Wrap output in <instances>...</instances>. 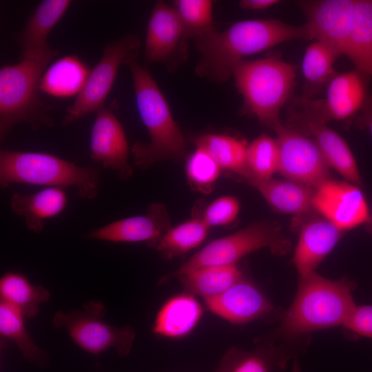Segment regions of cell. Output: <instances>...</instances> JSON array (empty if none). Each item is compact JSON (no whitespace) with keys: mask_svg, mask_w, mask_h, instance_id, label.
Returning a JSON list of instances; mask_svg holds the SVG:
<instances>
[{"mask_svg":"<svg viewBox=\"0 0 372 372\" xmlns=\"http://www.w3.org/2000/svg\"><path fill=\"white\" fill-rule=\"evenodd\" d=\"M214 1L177 0L173 7L188 38H197L216 30L213 20Z\"/></svg>","mask_w":372,"mask_h":372,"instance_id":"obj_34","label":"cell"},{"mask_svg":"<svg viewBox=\"0 0 372 372\" xmlns=\"http://www.w3.org/2000/svg\"><path fill=\"white\" fill-rule=\"evenodd\" d=\"M51 59H21L0 69V140L3 141L17 125L34 130L54 125L52 105L39 95L40 79Z\"/></svg>","mask_w":372,"mask_h":372,"instance_id":"obj_5","label":"cell"},{"mask_svg":"<svg viewBox=\"0 0 372 372\" xmlns=\"http://www.w3.org/2000/svg\"><path fill=\"white\" fill-rule=\"evenodd\" d=\"M364 75L358 70L335 74L327 84L326 96L320 102L319 113L324 122L329 120L347 121L363 107L366 97Z\"/></svg>","mask_w":372,"mask_h":372,"instance_id":"obj_21","label":"cell"},{"mask_svg":"<svg viewBox=\"0 0 372 372\" xmlns=\"http://www.w3.org/2000/svg\"><path fill=\"white\" fill-rule=\"evenodd\" d=\"M204 302L209 311L234 324H244L276 313L265 293L243 276L226 291Z\"/></svg>","mask_w":372,"mask_h":372,"instance_id":"obj_15","label":"cell"},{"mask_svg":"<svg viewBox=\"0 0 372 372\" xmlns=\"http://www.w3.org/2000/svg\"><path fill=\"white\" fill-rule=\"evenodd\" d=\"M188 37L173 7L163 1L152 8L146 32L145 61L174 72L188 58Z\"/></svg>","mask_w":372,"mask_h":372,"instance_id":"obj_11","label":"cell"},{"mask_svg":"<svg viewBox=\"0 0 372 372\" xmlns=\"http://www.w3.org/2000/svg\"><path fill=\"white\" fill-rule=\"evenodd\" d=\"M355 282L348 277L329 279L316 271L298 278L294 298L280 313L278 326L263 340L304 346L311 332L343 325L356 306Z\"/></svg>","mask_w":372,"mask_h":372,"instance_id":"obj_2","label":"cell"},{"mask_svg":"<svg viewBox=\"0 0 372 372\" xmlns=\"http://www.w3.org/2000/svg\"><path fill=\"white\" fill-rule=\"evenodd\" d=\"M24 318L18 310L1 302V335L14 342L25 360L40 367L46 366L49 363L48 355L34 344L25 329Z\"/></svg>","mask_w":372,"mask_h":372,"instance_id":"obj_31","label":"cell"},{"mask_svg":"<svg viewBox=\"0 0 372 372\" xmlns=\"http://www.w3.org/2000/svg\"><path fill=\"white\" fill-rule=\"evenodd\" d=\"M344 56L364 75L372 76V0H354Z\"/></svg>","mask_w":372,"mask_h":372,"instance_id":"obj_26","label":"cell"},{"mask_svg":"<svg viewBox=\"0 0 372 372\" xmlns=\"http://www.w3.org/2000/svg\"><path fill=\"white\" fill-rule=\"evenodd\" d=\"M168 214L161 203H153L144 215L119 219L96 229L85 238L110 242H144L155 248L170 228Z\"/></svg>","mask_w":372,"mask_h":372,"instance_id":"obj_16","label":"cell"},{"mask_svg":"<svg viewBox=\"0 0 372 372\" xmlns=\"http://www.w3.org/2000/svg\"><path fill=\"white\" fill-rule=\"evenodd\" d=\"M292 372H302L300 363L297 358H294L292 362Z\"/></svg>","mask_w":372,"mask_h":372,"instance_id":"obj_39","label":"cell"},{"mask_svg":"<svg viewBox=\"0 0 372 372\" xmlns=\"http://www.w3.org/2000/svg\"><path fill=\"white\" fill-rule=\"evenodd\" d=\"M338 56L335 50L323 42L313 41L307 45L302 61V71L307 84L327 85L336 74L334 63Z\"/></svg>","mask_w":372,"mask_h":372,"instance_id":"obj_32","label":"cell"},{"mask_svg":"<svg viewBox=\"0 0 372 372\" xmlns=\"http://www.w3.org/2000/svg\"><path fill=\"white\" fill-rule=\"evenodd\" d=\"M247 161L251 176L249 180L273 178V175L278 172L279 167V147L276 138L266 133L260 134L247 145Z\"/></svg>","mask_w":372,"mask_h":372,"instance_id":"obj_33","label":"cell"},{"mask_svg":"<svg viewBox=\"0 0 372 372\" xmlns=\"http://www.w3.org/2000/svg\"><path fill=\"white\" fill-rule=\"evenodd\" d=\"M203 314V308L195 296L186 291L175 295L158 311L152 331L158 336L183 338L195 329Z\"/></svg>","mask_w":372,"mask_h":372,"instance_id":"obj_24","label":"cell"},{"mask_svg":"<svg viewBox=\"0 0 372 372\" xmlns=\"http://www.w3.org/2000/svg\"><path fill=\"white\" fill-rule=\"evenodd\" d=\"M367 125L369 127L370 132L372 135V115L369 117V120L367 121Z\"/></svg>","mask_w":372,"mask_h":372,"instance_id":"obj_41","label":"cell"},{"mask_svg":"<svg viewBox=\"0 0 372 372\" xmlns=\"http://www.w3.org/2000/svg\"><path fill=\"white\" fill-rule=\"evenodd\" d=\"M90 70L75 55L61 57L53 62L43 74L39 91L57 98L77 96L82 90Z\"/></svg>","mask_w":372,"mask_h":372,"instance_id":"obj_25","label":"cell"},{"mask_svg":"<svg viewBox=\"0 0 372 372\" xmlns=\"http://www.w3.org/2000/svg\"><path fill=\"white\" fill-rule=\"evenodd\" d=\"M305 347L260 339L249 351L229 349L220 359L216 372H278L285 370L291 359L297 358Z\"/></svg>","mask_w":372,"mask_h":372,"instance_id":"obj_17","label":"cell"},{"mask_svg":"<svg viewBox=\"0 0 372 372\" xmlns=\"http://www.w3.org/2000/svg\"><path fill=\"white\" fill-rule=\"evenodd\" d=\"M67 204L65 189L46 187L31 194L14 193L10 205L12 213L23 219L30 231L39 234L45 221L61 214Z\"/></svg>","mask_w":372,"mask_h":372,"instance_id":"obj_23","label":"cell"},{"mask_svg":"<svg viewBox=\"0 0 372 372\" xmlns=\"http://www.w3.org/2000/svg\"><path fill=\"white\" fill-rule=\"evenodd\" d=\"M298 123L303 126L300 132L312 136L330 168L336 171L344 180L362 187L357 162L345 140L313 114L301 116Z\"/></svg>","mask_w":372,"mask_h":372,"instance_id":"obj_20","label":"cell"},{"mask_svg":"<svg viewBox=\"0 0 372 372\" xmlns=\"http://www.w3.org/2000/svg\"><path fill=\"white\" fill-rule=\"evenodd\" d=\"M209 227L201 218H195L169 228L155 249L164 258H176L194 249L207 238Z\"/></svg>","mask_w":372,"mask_h":372,"instance_id":"obj_30","label":"cell"},{"mask_svg":"<svg viewBox=\"0 0 372 372\" xmlns=\"http://www.w3.org/2000/svg\"><path fill=\"white\" fill-rule=\"evenodd\" d=\"M196 147L203 149L222 169L241 176L247 182L251 176L247 165V145L236 137L218 134H206L194 140Z\"/></svg>","mask_w":372,"mask_h":372,"instance_id":"obj_27","label":"cell"},{"mask_svg":"<svg viewBox=\"0 0 372 372\" xmlns=\"http://www.w3.org/2000/svg\"><path fill=\"white\" fill-rule=\"evenodd\" d=\"M342 327L351 338L372 339V304H356Z\"/></svg>","mask_w":372,"mask_h":372,"instance_id":"obj_37","label":"cell"},{"mask_svg":"<svg viewBox=\"0 0 372 372\" xmlns=\"http://www.w3.org/2000/svg\"><path fill=\"white\" fill-rule=\"evenodd\" d=\"M248 183L278 212L297 217L316 212L312 205L313 187L286 178L254 179Z\"/></svg>","mask_w":372,"mask_h":372,"instance_id":"obj_22","label":"cell"},{"mask_svg":"<svg viewBox=\"0 0 372 372\" xmlns=\"http://www.w3.org/2000/svg\"><path fill=\"white\" fill-rule=\"evenodd\" d=\"M125 65L131 71L137 108L149 136V142L138 141L131 148L135 165L146 169L159 162L182 158L187 150L185 139L158 85L138 57Z\"/></svg>","mask_w":372,"mask_h":372,"instance_id":"obj_3","label":"cell"},{"mask_svg":"<svg viewBox=\"0 0 372 372\" xmlns=\"http://www.w3.org/2000/svg\"><path fill=\"white\" fill-rule=\"evenodd\" d=\"M314 211L342 231L367 224L370 211L360 187L331 178L314 188Z\"/></svg>","mask_w":372,"mask_h":372,"instance_id":"obj_12","label":"cell"},{"mask_svg":"<svg viewBox=\"0 0 372 372\" xmlns=\"http://www.w3.org/2000/svg\"><path fill=\"white\" fill-rule=\"evenodd\" d=\"M72 4L70 0H44L15 37L21 59L53 60L59 51L48 43L49 34L65 15Z\"/></svg>","mask_w":372,"mask_h":372,"instance_id":"obj_18","label":"cell"},{"mask_svg":"<svg viewBox=\"0 0 372 372\" xmlns=\"http://www.w3.org/2000/svg\"><path fill=\"white\" fill-rule=\"evenodd\" d=\"M0 296L3 302L18 310L25 318H33L41 304L50 298L49 291L32 285L21 273L8 272L0 279Z\"/></svg>","mask_w":372,"mask_h":372,"instance_id":"obj_29","label":"cell"},{"mask_svg":"<svg viewBox=\"0 0 372 372\" xmlns=\"http://www.w3.org/2000/svg\"><path fill=\"white\" fill-rule=\"evenodd\" d=\"M272 130L279 147L278 172L284 178L315 188L331 178L330 167L311 138L281 122Z\"/></svg>","mask_w":372,"mask_h":372,"instance_id":"obj_10","label":"cell"},{"mask_svg":"<svg viewBox=\"0 0 372 372\" xmlns=\"http://www.w3.org/2000/svg\"><path fill=\"white\" fill-rule=\"evenodd\" d=\"M221 167L203 149L196 147L187 160V178L196 190L208 193L218 179Z\"/></svg>","mask_w":372,"mask_h":372,"instance_id":"obj_35","label":"cell"},{"mask_svg":"<svg viewBox=\"0 0 372 372\" xmlns=\"http://www.w3.org/2000/svg\"><path fill=\"white\" fill-rule=\"evenodd\" d=\"M240 209V201L236 197L223 196L209 203L200 218L209 228L225 226L237 218Z\"/></svg>","mask_w":372,"mask_h":372,"instance_id":"obj_36","label":"cell"},{"mask_svg":"<svg viewBox=\"0 0 372 372\" xmlns=\"http://www.w3.org/2000/svg\"><path fill=\"white\" fill-rule=\"evenodd\" d=\"M296 39L310 40L305 24L265 19L240 21L222 32L214 30L194 39L200 55L195 72L213 83H223L232 76L233 68L245 56Z\"/></svg>","mask_w":372,"mask_h":372,"instance_id":"obj_1","label":"cell"},{"mask_svg":"<svg viewBox=\"0 0 372 372\" xmlns=\"http://www.w3.org/2000/svg\"><path fill=\"white\" fill-rule=\"evenodd\" d=\"M366 225H367L369 231L372 234V211H371V213H370L369 220Z\"/></svg>","mask_w":372,"mask_h":372,"instance_id":"obj_40","label":"cell"},{"mask_svg":"<svg viewBox=\"0 0 372 372\" xmlns=\"http://www.w3.org/2000/svg\"><path fill=\"white\" fill-rule=\"evenodd\" d=\"M90 152L94 163L112 169L120 180L132 175L125 132L111 109L103 107L96 112L90 131Z\"/></svg>","mask_w":372,"mask_h":372,"instance_id":"obj_13","label":"cell"},{"mask_svg":"<svg viewBox=\"0 0 372 372\" xmlns=\"http://www.w3.org/2000/svg\"><path fill=\"white\" fill-rule=\"evenodd\" d=\"M344 232L318 214H311L300 227L292 262L298 278L316 271Z\"/></svg>","mask_w":372,"mask_h":372,"instance_id":"obj_19","label":"cell"},{"mask_svg":"<svg viewBox=\"0 0 372 372\" xmlns=\"http://www.w3.org/2000/svg\"><path fill=\"white\" fill-rule=\"evenodd\" d=\"M232 76L247 111L271 129L280 121V112L293 90V66L276 56L242 60Z\"/></svg>","mask_w":372,"mask_h":372,"instance_id":"obj_6","label":"cell"},{"mask_svg":"<svg viewBox=\"0 0 372 372\" xmlns=\"http://www.w3.org/2000/svg\"><path fill=\"white\" fill-rule=\"evenodd\" d=\"M310 39L323 42L344 55L351 25L354 0L303 1Z\"/></svg>","mask_w":372,"mask_h":372,"instance_id":"obj_14","label":"cell"},{"mask_svg":"<svg viewBox=\"0 0 372 372\" xmlns=\"http://www.w3.org/2000/svg\"><path fill=\"white\" fill-rule=\"evenodd\" d=\"M140 47L138 36L132 34L107 43L101 59L90 70L82 90L66 109L62 121L63 125H70L104 107L119 68L138 57Z\"/></svg>","mask_w":372,"mask_h":372,"instance_id":"obj_9","label":"cell"},{"mask_svg":"<svg viewBox=\"0 0 372 372\" xmlns=\"http://www.w3.org/2000/svg\"><path fill=\"white\" fill-rule=\"evenodd\" d=\"M266 247L277 255L285 254L289 248L280 225L274 222L251 224L210 242L174 272L163 277L161 282L205 267L236 265L245 256Z\"/></svg>","mask_w":372,"mask_h":372,"instance_id":"obj_7","label":"cell"},{"mask_svg":"<svg viewBox=\"0 0 372 372\" xmlns=\"http://www.w3.org/2000/svg\"><path fill=\"white\" fill-rule=\"evenodd\" d=\"M105 309L101 302L92 301L84 304L83 310L58 311L52 325L64 328L73 342L84 351L98 355L114 348L121 357L130 352L136 337L129 326L115 327L103 320Z\"/></svg>","mask_w":372,"mask_h":372,"instance_id":"obj_8","label":"cell"},{"mask_svg":"<svg viewBox=\"0 0 372 372\" xmlns=\"http://www.w3.org/2000/svg\"><path fill=\"white\" fill-rule=\"evenodd\" d=\"M242 276L236 264L205 267L181 274L177 278L186 292L205 300L222 293Z\"/></svg>","mask_w":372,"mask_h":372,"instance_id":"obj_28","label":"cell"},{"mask_svg":"<svg viewBox=\"0 0 372 372\" xmlns=\"http://www.w3.org/2000/svg\"><path fill=\"white\" fill-rule=\"evenodd\" d=\"M280 3L278 0H242L239 1L241 8L249 10H260L269 8Z\"/></svg>","mask_w":372,"mask_h":372,"instance_id":"obj_38","label":"cell"},{"mask_svg":"<svg viewBox=\"0 0 372 372\" xmlns=\"http://www.w3.org/2000/svg\"><path fill=\"white\" fill-rule=\"evenodd\" d=\"M14 183L71 187L81 198L93 200L100 192L101 171L49 153L1 149L0 185L6 188Z\"/></svg>","mask_w":372,"mask_h":372,"instance_id":"obj_4","label":"cell"}]
</instances>
